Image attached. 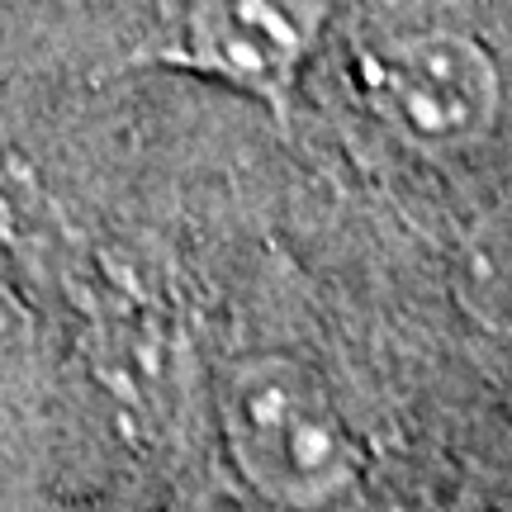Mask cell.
Wrapping results in <instances>:
<instances>
[{"label": "cell", "instance_id": "cell-2", "mask_svg": "<svg viewBox=\"0 0 512 512\" xmlns=\"http://www.w3.org/2000/svg\"><path fill=\"white\" fill-rule=\"evenodd\" d=\"M356 81L370 114L418 152H460L484 143L503 110L494 53L456 29H422L375 43L361 57Z\"/></svg>", "mask_w": 512, "mask_h": 512}, {"label": "cell", "instance_id": "cell-3", "mask_svg": "<svg viewBox=\"0 0 512 512\" xmlns=\"http://www.w3.org/2000/svg\"><path fill=\"white\" fill-rule=\"evenodd\" d=\"M328 10L332 0H190L166 62L209 76L290 124L294 91Z\"/></svg>", "mask_w": 512, "mask_h": 512}, {"label": "cell", "instance_id": "cell-1", "mask_svg": "<svg viewBox=\"0 0 512 512\" xmlns=\"http://www.w3.org/2000/svg\"><path fill=\"white\" fill-rule=\"evenodd\" d=\"M219 427L238 479L285 512L332 508L366 475V446L342 399L309 361L285 351L228 370Z\"/></svg>", "mask_w": 512, "mask_h": 512}]
</instances>
